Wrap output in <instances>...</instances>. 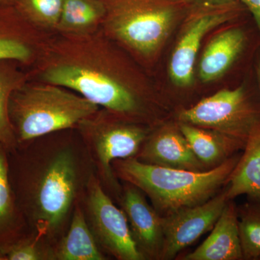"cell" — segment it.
I'll return each instance as SVG.
<instances>
[{
  "label": "cell",
  "mask_w": 260,
  "mask_h": 260,
  "mask_svg": "<svg viewBox=\"0 0 260 260\" xmlns=\"http://www.w3.org/2000/svg\"><path fill=\"white\" fill-rule=\"evenodd\" d=\"M48 138L8 153V172L30 231L53 247L66 232L75 203L95 170L82 140Z\"/></svg>",
  "instance_id": "6da1fadb"
},
{
  "label": "cell",
  "mask_w": 260,
  "mask_h": 260,
  "mask_svg": "<svg viewBox=\"0 0 260 260\" xmlns=\"http://www.w3.org/2000/svg\"><path fill=\"white\" fill-rule=\"evenodd\" d=\"M31 79L59 85L128 120L146 124V102L126 77L112 40L98 30L54 34L30 69Z\"/></svg>",
  "instance_id": "7a4b0ae2"
},
{
  "label": "cell",
  "mask_w": 260,
  "mask_h": 260,
  "mask_svg": "<svg viewBox=\"0 0 260 260\" xmlns=\"http://www.w3.org/2000/svg\"><path fill=\"white\" fill-rule=\"evenodd\" d=\"M242 152L205 172L149 165L136 158L117 159L112 162V169L119 181L139 188L157 213L165 217L203 204L218 194L226 185Z\"/></svg>",
  "instance_id": "3957f363"
},
{
  "label": "cell",
  "mask_w": 260,
  "mask_h": 260,
  "mask_svg": "<svg viewBox=\"0 0 260 260\" xmlns=\"http://www.w3.org/2000/svg\"><path fill=\"white\" fill-rule=\"evenodd\" d=\"M101 107L59 85L29 80L12 93L9 116L18 144L76 128Z\"/></svg>",
  "instance_id": "277c9868"
},
{
  "label": "cell",
  "mask_w": 260,
  "mask_h": 260,
  "mask_svg": "<svg viewBox=\"0 0 260 260\" xmlns=\"http://www.w3.org/2000/svg\"><path fill=\"white\" fill-rule=\"evenodd\" d=\"M106 15L101 30L143 58L153 56L168 37L188 0H102Z\"/></svg>",
  "instance_id": "5b68a950"
},
{
  "label": "cell",
  "mask_w": 260,
  "mask_h": 260,
  "mask_svg": "<svg viewBox=\"0 0 260 260\" xmlns=\"http://www.w3.org/2000/svg\"><path fill=\"white\" fill-rule=\"evenodd\" d=\"M152 127L100 108L80 121L75 128L95 174L116 203L122 186L114 174L112 162L117 159L135 158Z\"/></svg>",
  "instance_id": "8992f818"
},
{
  "label": "cell",
  "mask_w": 260,
  "mask_h": 260,
  "mask_svg": "<svg viewBox=\"0 0 260 260\" xmlns=\"http://www.w3.org/2000/svg\"><path fill=\"white\" fill-rule=\"evenodd\" d=\"M177 121L220 132L246 142L260 121V99L247 84L224 88L178 111Z\"/></svg>",
  "instance_id": "52a82bcc"
},
{
  "label": "cell",
  "mask_w": 260,
  "mask_h": 260,
  "mask_svg": "<svg viewBox=\"0 0 260 260\" xmlns=\"http://www.w3.org/2000/svg\"><path fill=\"white\" fill-rule=\"evenodd\" d=\"M81 204L98 245L106 255L118 260H143L125 214L108 194L95 172L89 177Z\"/></svg>",
  "instance_id": "ba28073f"
},
{
  "label": "cell",
  "mask_w": 260,
  "mask_h": 260,
  "mask_svg": "<svg viewBox=\"0 0 260 260\" xmlns=\"http://www.w3.org/2000/svg\"><path fill=\"white\" fill-rule=\"evenodd\" d=\"M226 185L211 199L162 217L164 243L160 260L177 259L179 253L210 232L226 205Z\"/></svg>",
  "instance_id": "9c48e42d"
},
{
  "label": "cell",
  "mask_w": 260,
  "mask_h": 260,
  "mask_svg": "<svg viewBox=\"0 0 260 260\" xmlns=\"http://www.w3.org/2000/svg\"><path fill=\"white\" fill-rule=\"evenodd\" d=\"M247 10L240 0L200 10L186 28L173 52L169 64L172 83L179 88L192 85L194 68L202 41L212 29L239 17Z\"/></svg>",
  "instance_id": "30bf717a"
},
{
  "label": "cell",
  "mask_w": 260,
  "mask_h": 260,
  "mask_svg": "<svg viewBox=\"0 0 260 260\" xmlns=\"http://www.w3.org/2000/svg\"><path fill=\"white\" fill-rule=\"evenodd\" d=\"M117 201L125 214L132 237L143 260H160L164 234L162 217L139 188L121 182Z\"/></svg>",
  "instance_id": "8fae6325"
},
{
  "label": "cell",
  "mask_w": 260,
  "mask_h": 260,
  "mask_svg": "<svg viewBox=\"0 0 260 260\" xmlns=\"http://www.w3.org/2000/svg\"><path fill=\"white\" fill-rule=\"evenodd\" d=\"M54 34L29 23L15 6L0 4V60L17 61L30 70Z\"/></svg>",
  "instance_id": "7c38bea8"
},
{
  "label": "cell",
  "mask_w": 260,
  "mask_h": 260,
  "mask_svg": "<svg viewBox=\"0 0 260 260\" xmlns=\"http://www.w3.org/2000/svg\"><path fill=\"white\" fill-rule=\"evenodd\" d=\"M135 158L149 165L192 172L210 170L195 155L177 121L153 126Z\"/></svg>",
  "instance_id": "4fadbf2b"
},
{
  "label": "cell",
  "mask_w": 260,
  "mask_h": 260,
  "mask_svg": "<svg viewBox=\"0 0 260 260\" xmlns=\"http://www.w3.org/2000/svg\"><path fill=\"white\" fill-rule=\"evenodd\" d=\"M251 45L250 34L241 25L231 27L215 36L200 59L201 81L210 83L223 76L242 60Z\"/></svg>",
  "instance_id": "5bb4252c"
},
{
  "label": "cell",
  "mask_w": 260,
  "mask_h": 260,
  "mask_svg": "<svg viewBox=\"0 0 260 260\" xmlns=\"http://www.w3.org/2000/svg\"><path fill=\"white\" fill-rule=\"evenodd\" d=\"M180 260H243L238 222L237 205L228 201L210 235L194 251Z\"/></svg>",
  "instance_id": "9a60e30c"
},
{
  "label": "cell",
  "mask_w": 260,
  "mask_h": 260,
  "mask_svg": "<svg viewBox=\"0 0 260 260\" xmlns=\"http://www.w3.org/2000/svg\"><path fill=\"white\" fill-rule=\"evenodd\" d=\"M32 233L10 184L8 152L0 144V255Z\"/></svg>",
  "instance_id": "2e32d148"
},
{
  "label": "cell",
  "mask_w": 260,
  "mask_h": 260,
  "mask_svg": "<svg viewBox=\"0 0 260 260\" xmlns=\"http://www.w3.org/2000/svg\"><path fill=\"white\" fill-rule=\"evenodd\" d=\"M52 260H107L85 218L81 200L75 203L69 226L51 249Z\"/></svg>",
  "instance_id": "e0dca14e"
},
{
  "label": "cell",
  "mask_w": 260,
  "mask_h": 260,
  "mask_svg": "<svg viewBox=\"0 0 260 260\" xmlns=\"http://www.w3.org/2000/svg\"><path fill=\"white\" fill-rule=\"evenodd\" d=\"M178 123L195 155L209 169L218 167L245 147L246 142L220 132Z\"/></svg>",
  "instance_id": "ac0fdd59"
},
{
  "label": "cell",
  "mask_w": 260,
  "mask_h": 260,
  "mask_svg": "<svg viewBox=\"0 0 260 260\" xmlns=\"http://www.w3.org/2000/svg\"><path fill=\"white\" fill-rule=\"evenodd\" d=\"M227 198H260V121L253 126L226 184Z\"/></svg>",
  "instance_id": "d6986e66"
},
{
  "label": "cell",
  "mask_w": 260,
  "mask_h": 260,
  "mask_svg": "<svg viewBox=\"0 0 260 260\" xmlns=\"http://www.w3.org/2000/svg\"><path fill=\"white\" fill-rule=\"evenodd\" d=\"M31 79L30 70L17 61L0 60V144L8 153L14 151L18 144L10 120L9 102L12 93Z\"/></svg>",
  "instance_id": "ffe728a7"
},
{
  "label": "cell",
  "mask_w": 260,
  "mask_h": 260,
  "mask_svg": "<svg viewBox=\"0 0 260 260\" xmlns=\"http://www.w3.org/2000/svg\"><path fill=\"white\" fill-rule=\"evenodd\" d=\"M106 15L102 0H64L56 34L85 35L100 30Z\"/></svg>",
  "instance_id": "44dd1931"
},
{
  "label": "cell",
  "mask_w": 260,
  "mask_h": 260,
  "mask_svg": "<svg viewBox=\"0 0 260 260\" xmlns=\"http://www.w3.org/2000/svg\"><path fill=\"white\" fill-rule=\"evenodd\" d=\"M243 260H260V198L237 205Z\"/></svg>",
  "instance_id": "7402d4cb"
},
{
  "label": "cell",
  "mask_w": 260,
  "mask_h": 260,
  "mask_svg": "<svg viewBox=\"0 0 260 260\" xmlns=\"http://www.w3.org/2000/svg\"><path fill=\"white\" fill-rule=\"evenodd\" d=\"M64 0H18L15 7L34 26L55 34Z\"/></svg>",
  "instance_id": "603a6c76"
},
{
  "label": "cell",
  "mask_w": 260,
  "mask_h": 260,
  "mask_svg": "<svg viewBox=\"0 0 260 260\" xmlns=\"http://www.w3.org/2000/svg\"><path fill=\"white\" fill-rule=\"evenodd\" d=\"M51 249V246L32 233L3 251L0 260H52Z\"/></svg>",
  "instance_id": "cb8c5ba5"
},
{
  "label": "cell",
  "mask_w": 260,
  "mask_h": 260,
  "mask_svg": "<svg viewBox=\"0 0 260 260\" xmlns=\"http://www.w3.org/2000/svg\"><path fill=\"white\" fill-rule=\"evenodd\" d=\"M254 20L260 34V0H240Z\"/></svg>",
  "instance_id": "d4e9b609"
},
{
  "label": "cell",
  "mask_w": 260,
  "mask_h": 260,
  "mask_svg": "<svg viewBox=\"0 0 260 260\" xmlns=\"http://www.w3.org/2000/svg\"><path fill=\"white\" fill-rule=\"evenodd\" d=\"M255 63L254 64V71L256 79V90L260 99V49L256 57Z\"/></svg>",
  "instance_id": "484cf974"
},
{
  "label": "cell",
  "mask_w": 260,
  "mask_h": 260,
  "mask_svg": "<svg viewBox=\"0 0 260 260\" xmlns=\"http://www.w3.org/2000/svg\"><path fill=\"white\" fill-rule=\"evenodd\" d=\"M208 2L215 4H226V3H232V2L237 1V0H208Z\"/></svg>",
  "instance_id": "4316f807"
},
{
  "label": "cell",
  "mask_w": 260,
  "mask_h": 260,
  "mask_svg": "<svg viewBox=\"0 0 260 260\" xmlns=\"http://www.w3.org/2000/svg\"><path fill=\"white\" fill-rule=\"evenodd\" d=\"M18 0H0V4L15 6Z\"/></svg>",
  "instance_id": "83f0119b"
}]
</instances>
